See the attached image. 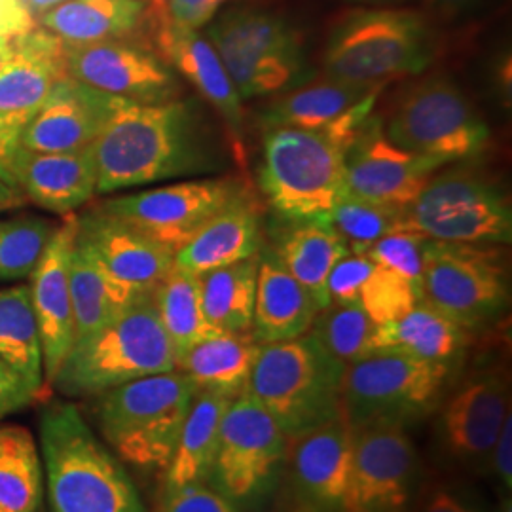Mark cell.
<instances>
[{
  "mask_svg": "<svg viewBox=\"0 0 512 512\" xmlns=\"http://www.w3.org/2000/svg\"><path fill=\"white\" fill-rule=\"evenodd\" d=\"M423 300L467 330L497 321L511 302L509 266L499 245L427 239Z\"/></svg>",
  "mask_w": 512,
  "mask_h": 512,
  "instance_id": "cell-10",
  "label": "cell"
},
{
  "mask_svg": "<svg viewBox=\"0 0 512 512\" xmlns=\"http://www.w3.org/2000/svg\"><path fill=\"white\" fill-rule=\"evenodd\" d=\"M76 232V217L55 230L46 253L31 274V300L37 319L44 380L50 389L59 368L76 340L73 298L69 285V255Z\"/></svg>",
  "mask_w": 512,
  "mask_h": 512,
  "instance_id": "cell-22",
  "label": "cell"
},
{
  "mask_svg": "<svg viewBox=\"0 0 512 512\" xmlns=\"http://www.w3.org/2000/svg\"><path fill=\"white\" fill-rule=\"evenodd\" d=\"M0 359L40 397H44V391H50L44 380L40 336L29 285L0 291Z\"/></svg>",
  "mask_w": 512,
  "mask_h": 512,
  "instance_id": "cell-36",
  "label": "cell"
},
{
  "mask_svg": "<svg viewBox=\"0 0 512 512\" xmlns=\"http://www.w3.org/2000/svg\"><path fill=\"white\" fill-rule=\"evenodd\" d=\"M378 325L359 304L330 306L319 311L310 332L321 346L344 365H353L374 353V336Z\"/></svg>",
  "mask_w": 512,
  "mask_h": 512,
  "instance_id": "cell-40",
  "label": "cell"
},
{
  "mask_svg": "<svg viewBox=\"0 0 512 512\" xmlns=\"http://www.w3.org/2000/svg\"><path fill=\"white\" fill-rule=\"evenodd\" d=\"M160 323L175 351V361L184 351L213 334L203 317L198 275L173 266L152 293Z\"/></svg>",
  "mask_w": 512,
  "mask_h": 512,
  "instance_id": "cell-38",
  "label": "cell"
},
{
  "mask_svg": "<svg viewBox=\"0 0 512 512\" xmlns=\"http://www.w3.org/2000/svg\"><path fill=\"white\" fill-rule=\"evenodd\" d=\"M260 346L249 332H213L177 359L198 391H211L228 399L239 397L249 384Z\"/></svg>",
  "mask_w": 512,
  "mask_h": 512,
  "instance_id": "cell-29",
  "label": "cell"
},
{
  "mask_svg": "<svg viewBox=\"0 0 512 512\" xmlns=\"http://www.w3.org/2000/svg\"><path fill=\"white\" fill-rule=\"evenodd\" d=\"M65 67L74 80L133 105H162L181 99L183 93L179 74L150 44L133 38L65 42Z\"/></svg>",
  "mask_w": 512,
  "mask_h": 512,
  "instance_id": "cell-14",
  "label": "cell"
},
{
  "mask_svg": "<svg viewBox=\"0 0 512 512\" xmlns=\"http://www.w3.org/2000/svg\"><path fill=\"white\" fill-rule=\"evenodd\" d=\"M346 148L325 131L270 128L262 145L260 190L279 219H329L346 192Z\"/></svg>",
  "mask_w": 512,
  "mask_h": 512,
  "instance_id": "cell-7",
  "label": "cell"
},
{
  "mask_svg": "<svg viewBox=\"0 0 512 512\" xmlns=\"http://www.w3.org/2000/svg\"><path fill=\"white\" fill-rule=\"evenodd\" d=\"M29 116L0 112V181L18 190L14 177V162L21 148V133L27 126Z\"/></svg>",
  "mask_w": 512,
  "mask_h": 512,
  "instance_id": "cell-48",
  "label": "cell"
},
{
  "mask_svg": "<svg viewBox=\"0 0 512 512\" xmlns=\"http://www.w3.org/2000/svg\"><path fill=\"white\" fill-rule=\"evenodd\" d=\"M40 444L52 512H147L128 471L71 403L40 414Z\"/></svg>",
  "mask_w": 512,
  "mask_h": 512,
  "instance_id": "cell-2",
  "label": "cell"
},
{
  "mask_svg": "<svg viewBox=\"0 0 512 512\" xmlns=\"http://www.w3.org/2000/svg\"><path fill=\"white\" fill-rule=\"evenodd\" d=\"M435 10L446 16H461L475 10L482 0H427Z\"/></svg>",
  "mask_w": 512,
  "mask_h": 512,
  "instance_id": "cell-52",
  "label": "cell"
},
{
  "mask_svg": "<svg viewBox=\"0 0 512 512\" xmlns=\"http://www.w3.org/2000/svg\"><path fill=\"white\" fill-rule=\"evenodd\" d=\"M346 368L306 332L287 342L262 344L247 393L289 440L342 420Z\"/></svg>",
  "mask_w": 512,
  "mask_h": 512,
  "instance_id": "cell-3",
  "label": "cell"
},
{
  "mask_svg": "<svg viewBox=\"0 0 512 512\" xmlns=\"http://www.w3.org/2000/svg\"><path fill=\"white\" fill-rule=\"evenodd\" d=\"M245 186L236 179H198L118 196L101 207L177 253L207 220L236 200Z\"/></svg>",
  "mask_w": 512,
  "mask_h": 512,
  "instance_id": "cell-16",
  "label": "cell"
},
{
  "mask_svg": "<svg viewBox=\"0 0 512 512\" xmlns=\"http://www.w3.org/2000/svg\"><path fill=\"white\" fill-rule=\"evenodd\" d=\"M427 19L412 10L361 8L338 19L325 50L327 76L353 86H384L433 63Z\"/></svg>",
  "mask_w": 512,
  "mask_h": 512,
  "instance_id": "cell-5",
  "label": "cell"
},
{
  "mask_svg": "<svg viewBox=\"0 0 512 512\" xmlns=\"http://www.w3.org/2000/svg\"><path fill=\"white\" fill-rule=\"evenodd\" d=\"M196 391L179 370L118 385L99 395V429L122 461L145 471H165Z\"/></svg>",
  "mask_w": 512,
  "mask_h": 512,
  "instance_id": "cell-6",
  "label": "cell"
},
{
  "mask_svg": "<svg viewBox=\"0 0 512 512\" xmlns=\"http://www.w3.org/2000/svg\"><path fill=\"white\" fill-rule=\"evenodd\" d=\"M150 46L217 110L234 139L243 133V99L213 44L200 31L177 25L148 8Z\"/></svg>",
  "mask_w": 512,
  "mask_h": 512,
  "instance_id": "cell-21",
  "label": "cell"
},
{
  "mask_svg": "<svg viewBox=\"0 0 512 512\" xmlns=\"http://www.w3.org/2000/svg\"><path fill=\"white\" fill-rule=\"evenodd\" d=\"M467 346L469 330L425 300L401 319L378 327L374 336V353L397 351L450 368Z\"/></svg>",
  "mask_w": 512,
  "mask_h": 512,
  "instance_id": "cell-32",
  "label": "cell"
},
{
  "mask_svg": "<svg viewBox=\"0 0 512 512\" xmlns=\"http://www.w3.org/2000/svg\"><path fill=\"white\" fill-rule=\"evenodd\" d=\"M376 262L366 255L348 253L342 256L329 275L327 291H329L330 306H351L359 304L361 289L366 279L374 272Z\"/></svg>",
  "mask_w": 512,
  "mask_h": 512,
  "instance_id": "cell-45",
  "label": "cell"
},
{
  "mask_svg": "<svg viewBox=\"0 0 512 512\" xmlns=\"http://www.w3.org/2000/svg\"><path fill=\"white\" fill-rule=\"evenodd\" d=\"M319 308L272 249H260L251 334L258 344L287 342L310 332Z\"/></svg>",
  "mask_w": 512,
  "mask_h": 512,
  "instance_id": "cell-27",
  "label": "cell"
},
{
  "mask_svg": "<svg viewBox=\"0 0 512 512\" xmlns=\"http://www.w3.org/2000/svg\"><path fill=\"white\" fill-rule=\"evenodd\" d=\"M497 512H512V499L511 495H505V499L501 501V507Z\"/></svg>",
  "mask_w": 512,
  "mask_h": 512,
  "instance_id": "cell-56",
  "label": "cell"
},
{
  "mask_svg": "<svg viewBox=\"0 0 512 512\" xmlns=\"http://www.w3.org/2000/svg\"><path fill=\"white\" fill-rule=\"evenodd\" d=\"M69 285L73 298L76 340L109 325L143 296L129 293L95 262L76 239L69 255ZM148 296V294H147ZM74 340V342H76Z\"/></svg>",
  "mask_w": 512,
  "mask_h": 512,
  "instance_id": "cell-34",
  "label": "cell"
},
{
  "mask_svg": "<svg viewBox=\"0 0 512 512\" xmlns=\"http://www.w3.org/2000/svg\"><path fill=\"white\" fill-rule=\"evenodd\" d=\"M404 230L423 238L475 245H509L512 207L507 196L467 171L433 175L404 211Z\"/></svg>",
  "mask_w": 512,
  "mask_h": 512,
  "instance_id": "cell-12",
  "label": "cell"
},
{
  "mask_svg": "<svg viewBox=\"0 0 512 512\" xmlns=\"http://www.w3.org/2000/svg\"><path fill=\"white\" fill-rule=\"evenodd\" d=\"M23 200H25V196L21 192L10 188L8 184L0 181V211L8 209V207H14V205H19Z\"/></svg>",
  "mask_w": 512,
  "mask_h": 512,
  "instance_id": "cell-54",
  "label": "cell"
},
{
  "mask_svg": "<svg viewBox=\"0 0 512 512\" xmlns=\"http://www.w3.org/2000/svg\"><path fill=\"white\" fill-rule=\"evenodd\" d=\"M258 255L198 275L203 317L213 332H249L255 311Z\"/></svg>",
  "mask_w": 512,
  "mask_h": 512,
  "instance_id": "cell-35",
  "label": "cell"
},
{
  "mask_svg": "<svg viewBox=\"0 0 512 512\" xmlns=\"http://www.w3.org/2000/svg\"><path fill=\"white\" fill-rule=\"evenodd\" d=\"M346 190L368 202L406 209L442 162L393 145L370 116L346 152Z\"/></svg>",
  "mask_w": 512,
  "mask_h": 512,
  "instance_id": "cell-18",
  "label": "cell"
},
{
  "mask_svg": "<svg viewBox=\"0 0 512 512\" xmlns=\"http://www.w3.org/2000/svg\"><path fill=\"white\" fill-rule=\"evenodd\" d=\"M349 2H357V4H387V2H395V0H349Z\"/></svg>",
  "mask_w": 512,
  "mask_h": 512,
  "instance_id": "cell-57",
  "label": "cell"
},
{
  "mask_svg": "<svg viewBox=\"0 0 512 512\" xmlns=\"http://www.w3.org/2000/svg\"><path fill=\"white\" fill-rule=\"evenodd\" d=\"M384 133L393 145L442 164L475 158L490 141L488 124L465 93L442 76L406 90L391 110Z\"/></svg>",
  "mask_w": 512,
  "mask_h": 512,
  "instance_id": "cell-11",
  "label": "cell"
},
{
  "mask_svg": "<svg viewBox=\"0 0 512 512\" xmlns=\"http://www.w3.org/2000/svg\"><path fill=\"white\" fill-rule=\"evenodd\" d=\"M287 442L272 416L243 391L222 418L209 484L238 507L253 505L274 488Z\"/></svg>",
  "mask_w": 512,
  "mask_h": 512,
  "instance_id": "cell-13",
  "label": "cell"
},
{
  "mask_svg": "<svg viewBox=\"0 0 512 512\" xmlns=\"http://www.w3.org/2000/svg\"><path fill=\"white\" fill-rule=\"evenodd\" d=\"M44 471L33 435L19 425L0 427V512H38Z\"/></svg>",
  "mask_w": 512,
  "mask_h": 512,
  "instance_id": "cell-37",
  "label": "cell"
},
{
  "mask_svg": "<svg viewBox=\"0 0 512 512\" xmlns=\"http://www.w3.org/2000/svg\"><path fill=\"white\" fill-rule=\"evenodd\" d=\"M353 433L342 420L296 440L291 463L300 512H349Z\"/></svg>",
  "mask_w": 512,
  "mask_h": 512,
  "instance_id": "cell-23",
  "label": "cell"
},
{
  "mask_svg": "<svg viewBox=\"0 0 512 512\" xmlns=\"http://www.w3.org/2000/svg\"><path fill=\"white\" fill-rule=\"evenodd\" d=\"M14 177L19 192L38 207L54 215H71L97 192L93 145L71 152H31L21 147Z\"/></svg>",
  "mask_w": 512,
  "mask_h": 512,
  "instance_id": "cell-24",
  "label": "cell"
},
{
  "mask_svg": "<svg viewBox=\"0 0 512 512\" xmlns=\"http://www.w3.org/2000/svg\"><path fill=\"white\" fill-rule=\"evenodd\" d=\"M19 2L25 6V10H27L33 18L37 19L38 16L46 14L48 10H52V8L63 4V2H67V0H19Z\"/></svg>",
  "mask_w": 512,
  "mask_h": 512,
  "instance_id": "cell-53",
  "label": "cell"
},
{
  "mask_svg": "<svg viewBox=\"0 0 512 512\" xmlns=\"http://www.w3.org/2000/svg\"><path fill=\"white\" fill-rule=\"evenodd\" d=\"M234 399L196 391L175 454L165 469V488L209 482L219 448L220 425Z\"/></svg>",
  "mask_w": 512,
  "mask_h": 512,
  "instance_id": "cell-33",
  "label": "cell"
},
{
  "mask_svg": "<svg viewBox=\"0 0 512 512\" xmlns=\"http://www.w3.org/2000/svg\"><path fill=\"white\" fill-rule=\"evenodd\" d=\"M55 230L50 222L35 217L0 220V279L33 274Z\"/></svg>",
  "mask_w": 512,
  "mask_h": 512,
  "instance_id": "cell-41",
  "label": "cell"
},
{
  "mask_svg": "<svg viewBox=\"0 0 512 512\" xmlns=\"http://www.w3.org/2000/svg\"><path fill=\"white\" fill-rule=\"evenodd\" d=\"M226 0H150L148 8L165 19L200 31L219 14Z\"/></svg>",
  "mask_w": 512,
  "mask_h": 512,
  "instance_id": "cell-46",
  "label": "cell"
},
{
  "mask_svg": "<svg viewBox=\"0 0 512 512\" xmlns=\"http://www.w3.org/2000/svg\"><path fill=\"white\" fill-rule=\"evenodd\" d=\"M40 399L18 374L0 359V420Z\"/></svg>",
  "mask_w": 512,
  "mask_h": 512,
  "instance_id": "cell-49",
  "label": "cell"
},
{
  "mask_svg": "<svg viewBox=\"0 0 512 512\" xmlns=\"http://www.w3.org/2000/svg\"><path fill=\"white\" fill-rule=\"evenodd\" d=\"M37 25L19 0H0V40L19 37Z\"/></svg>",
  "mask_w": 512,
  "mask_h": 512,
  "instance_id": "cell-51",
  "label": "cell"
},
{
  "mask_svg": "<svg viewBox=\"0 0 512 512\" xmlns=\"http://www.w3.org/2000/svg\"><path fill=\"white\" fill-rule=\"evenodd\" d=\"M74 239L88 249L110 279L137 296L154 293L175 266V253L107 213L101 205L76 217Z\"/></svg>",
  "mask_w": 512,
  "mask_h": 512,
  "instance_id": "cell-19",
  "label": "cell"
},
{
  "mask_svg": "<svg viewBox=\"0 0 512 512\" xmlns=\"http://www.w3.org/2000/svg\"><path fill=\"white\" fill-rule=\"evenodd\" d=\"M423 300V294L401 275L376 264L374 272L366 279L359 306L372 319L374 325L382 327L404 317Z\"/></svg>",
  "mask_w": 512,
  "mask_h": 512,
  "instance_id": "cell-42",
  "label": "cell"
},
{
  "mask_svg": "<svg viewBox=\"0 0 512 512\" xmlns=\"http://www.w3.org/2000/svg\"><path fill=\"white\" fill-rule=\"evenodd\" d=\"M452 368L397 351H376L348 365L342 389V421L351 433L401 425L429 416Z\"/></svg>",
  "mask_w": 512,
  "mask_h": 512,
  "instance_id": "cell-9",
  "label": "cell"
},
{
  "mask_svg": "<svg viewBox=\"0 0 512 512\" xmlns=\"http://www.w3.org/2000/svg\"><path fill=\"white\" fill-rule=\"evenodd\" d=\"M423 486V465L401 425L353 433L349 512H410Z\"/></svg>",
  "mask_w": 512,
  "mask_h": 512,
  "instance_id": "cell-15",
  "label": "cell"
},
{
  "mask_svg": "<svg viewBox=\"0 0 512 512\" xmlns=\"http://www.w3.org/2000/svg\"><path fill=\"white\" fill-rule=\"evenodd\" d=\"M205 37L241 99L285 92L308 76L302 37L291 21L270 10L230 8L207 25Z\"/></svg>",
  "mask_w": 512,
  "mask_h": 512,
  "instance_id": "cell-8",
  "label": "cell"
},
{
  "mask_svg": "<svg viewBox=\"0 0 512 512\" xmlns=\"http://www.w3.org/2000/svg\"><path fill=\"white\" fill-rule=\"evenodd\" d=\"M490 471L494 473L497 482L501 484L507 494H511L512 488V418L509 416L501 431L499 437L495 440L492 454H490Z\"/></svg>",
  "mask_w": 512,
  "mask_h": 512,
  "instance_id": "cell-50",
  "label": "cell"
},
{
  "mask_svg": "<svg viewBox=\"0 0 512 512\" xmlns=\"http://www.w3.org/2000/svg\"><path fill=\"white\" fill-rule=\"evenodd\" d=\"M171 370H177L175 351L148 294L109 325L76 340L50 389L65 397H92Z\"/></svg>",
  "mask_w": 512,
  "mask_h": 512,
  "instance_id": "cell-4",
  "label": "cell"
},
{
  "mask_svg": "<svg viewBox=\"0 0 512 512\" xmlns=\"http://www.w3.org/2000/svg\"><path fill=\"white\" fill-rule=\"evenodd\" d=\"M14 38H2L0 40V71L4 69L6 61L10 59V55L14 52Z\"/></svg>",
  "mask_w": 512,
  "mask_h": 512,
  "instance_id": "cell-55",
  "label": "cell"
},
{
  "mask_svg": "<svg viewBox=\"0 0 512 512\" xmlns=\"http://www.w3.org/2000/svg\"><path fill=\"white\" fill-rule=\"evenodd\" d=\"M410 512H486L473 497L461 494L446 484H423Z\"/></svg>",
  "mask_w": 512,
  "mask_h": 512,
  "instance_id": "cell-47",
  "label": "cell"
},
{
  "mask_svg": "<svg viewBox=\"0 0 512 512\" xmlns=\"http://www.w3.org/2000/svg\"><path fill=\"white\" fill-rule=\"evenodd\" d=\"M158 512H239V507L209 482H196L179 488L164 486Z\"/></svg>",
  "mask_w": 512,
  "mask_h": 512,
  "instance_id": "cell-44",
  "label": "cell"
},
{
  "mask_svg": "<svg viewBox=\"0 0 512 512\" xmlns=\"http://www.w3.org/2000/svg\"><path fill=\"white\" fill-rule=\"evenodd\" d=\"M262 230L256 203L243 192L226 203L175 253V266L202 275L258 255Z\"/></svg>",
  "mask_w": 512,
  "mask_h": 512,
  "instance_id": "cell-26",
  "label": "cell"
},
{
  "mask_svg": "<svg viewBox=\"0 0 512 512\" xmlns=\"http://www.w3.org/2000/svg\"><path fill=\"white\" fill-rule=\"evenodd\" d=\"M272 236L274 251L287 272L311 294L319 311L330 308L327 281L334 264L349 253L348 243L330 219H279Z\"/></svg>",
  "mask_w": 512,
  "mask_h": 512,
  "instance_id": "cell-28",
  "label": "cell"
},
{
  "mask_svg": "<svg viewBox=\"0 0 512 512\" xmlns=\"http://www.w3.org/2000/svg\"><path fill=\"white\" fill-rule=\"evenodd\" d=\"M63 76L65 42L35 25L14 38V52L0 71V112L31 118Z\"/></svg>",
  "mask_w": 512,
  "mask_h": 512,
  "instance_id": "cell-25",
  "label": "cell"
},
{
  "mask_svg": "<svg viewBox=\"0 0 512 512\" xmlns=\"http://www.w3.org/2000/svg\"><path fill=\"white\" fill-rule=\"evenodd\" d=\"M147 14V0H67L38 16L37 25L67 44H93L133 37Z\"/></svg>",
  "mask_w": 512,
  "mask_h": 512,
  "instance_id": "cell-31",
  "label": "cell"
},
{
  "mask_svg": "<svg viewBox=\"0 0 512 512\" xmlns=\"http://www.w3.org/2000/svg\"><path fill=\"white\" fill-rule=\"evenodd\" d=\"M427 238L412 230H399L378 239L365 255L378 266L404 277L423 294V249Z\"/></svg>",
  "mask_w": 512,
  "mask_h": 512,
  "instance_id": "cell-43",
  "label": "cell"
},
{
  "mask_svg": "<svg viewBox=\"0 0 512 512\" xmlns=\"http://www.w3.org/2000/svg\"><path fill=\"white\" fill-rule=\"evenodd\" d=\"M511 416L509 378L480 370L465 378L440 404L435 435L440 452L456 465L482 469L505 420Z\"/></svg>",
  "mask_w": 512,
  "mask_h": 512,
  "instance_id": "cell-17",
  "label": "cell"
},
{
  "mask_svg": "<svg viewBox=\"0 0 512 512\" xmlns=\"http://www.w3.org/2000/svg\"><path fill=\"white\" fill-rule=\"evenodd\" d=\"M97 192L215 173L222 167L217 133L194 103H124L93 143Z\"/></svg>",
  "mask_w": 512,
  "mask_h": 512,
  "instance_id": "cell-1",
  "label": "cell"
},
{
  "mask_svg": "<svg viewBox=\"0 0 512 512\" xmlns=\"http://www.w3.org/2000/svg\"><path fill=\"white\" fill-rule=\"evenodd\" d=\"M124 99L63 76L40 103L21 133L31 152H71L92 147Z\"/></svg>",
  "mask_w": 512,
  "mask_h": 512,
  "instance_id": "cell-20",
  "label": "cell"
},
{
  "mask_svg": "<svg viewBox=\"0 0 512 512\" xmlns=\"http://www.w3.org/2000/svg\"><path fill=\"white\" fill-rule=\"evenodd\" d=\"M382 86H353L327 76L317 84H306L285 93L262 112L266 129L300 128L327 131L351 112L376 101Z\"/></svg>",
  "mask_w": 512,
  "mask_h": 512,
  "instance_id": "cell-30",
  "label": "cell"
},
{
  "mask_svg": "<svg viewBox=\"0 0 512 512\" xmlns=\"http://www.w3.org/2000/svg\"><path fill=\"white\" fill-rule=\"evenodd\" d=\"M404 211L382 203L368 202L348 190L330 211V222L348 243L349 253L365 255L366 249L387 234L404 230Z\"/></svg>",
  "mask_w": 512,
  "mask_h": 512,
  "instance_id": "cell-39",
  "label": "cell"
}]
</instances>
